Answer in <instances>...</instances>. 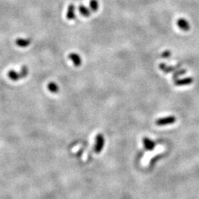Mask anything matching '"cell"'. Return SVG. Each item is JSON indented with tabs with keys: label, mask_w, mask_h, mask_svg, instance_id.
I'll use <instances>...</instances> for the list:
<instances>
[{
	"label": "cell",
	"mask_w": 199,
	"mask_h": 199,
	"mask_svg": "<svg viewBox=\"0 0 199 199\" xmlns=\"http://www.w3.org/2000/svg\"><path fill=\"white\" fill-rule=\"evenodd\" d=\"M105 144V139L103 134H99L96 136L95 145V151L97 154H99L102 151Z\"/></svg>",
	"instance_id": "6da1fadb"
},
{
	"label": "cell",
	"mask_w": 199,
	"mask_h": 199,
	"mask_svg": "<svg viewBox=\"0 0 199 199\" xmlns=\"http://www.w3.org/2000/svg\"><path fill=\"white\" fill-rule=\"evenodd\" d=\"M176 118L173 116H168V117L159 118V119H156V124L158 126H163V125L173 124V123H176Z\"/></svg>",
	"instance_id": "7a4b0ae2"
},
{
	"label": "cell",
	"mask_w": 199,
	"mask_h": 199,
	"mask_svg": "<svg viewBox=\"0 0 199 199\" xmlns=\"http://www.w3.org/2000/svg\"><path fill=\"white\" fill-rule=\"evenodd\" d=\"M69 58L72 60L75 66H80L82 64V58L77 53H72L69 55Z\"/></svg>",
	"instance_id": "3957f363"
},
{
	"label": "cell",
	"mask_w": 199,
	"mask_h": 199,
	"mask_svg": "<svg viewBox=\"0 0 199 199\" xmlns=\"http://www.w3.org/2000/svg\"><path fill=\"white\" fill-rule=\"evenodd\" d=\"M193 82V79L191 77H185V78L178 79L175 81V85L177 86H187V85L191 84Z\"/></svg>",
	"instance_id": "277c9868"
},
{
	"label": "cell",
	"mask_w": 199,
	"mask_h": 199,
	"mask_svg": "<svg viewBox=\"0 0 199 199\" xmlns=\"http://www.w3.org/2000/svg\"><path fill=\"white\" fill-rule=\"evenodd\" d=\"M177 25H178V27H179L180 29H181L182 30L184 31H188L189 28H190L189 22L186 19H184V18H179V19L177 21Z\"/></svg>",
	"instance_id": "5b68a950"
},
{
	"label": "cell",
	"mask_w": 199,
	"mask_h": 199,
	"mask_svg": "<svg viewBox=\"0 0 199 199\" xmlns=\"http://www.w3.org/2000/svg\"><path fill=\"white\" fill-rule=\"evenodd\" d=\"M143 145L145 148L147 150H153L155 148V146H156V143L154 142V141L148 139V138L145 137L143 139Z\"/></svg>",
	"instance_id": "8992f818"
},
{
	"label": "cell",
	"mask_w": 199,
	"mask_h": 199,
	"mask_svg": "<svg viewBox=\"0 0 199 199\" xmlns=\"http://www.w3.org/2000/svg\"><path fill=\"white\" fill-rule=\"evenodd\" d=\"M76 17L75 15V7L73 4H70L68 6L67 12H66V18L69 20H73Z\"/></svg>",
	"instance_id": "52a82bcc"
},
{
	"label": "cell",
	"mask_w": 199,
	"mask_h": 199,
	"mask_svg": "<svg viewBox=\"0 0 199 199\" xmlns=\"http://www.w3.org/2000/svg\"><path fill=\"white\" fill-rule=\"evenodd\" d=\"M7 76H8L9 78L11 80L14 81H17L21 79V75H20V72H18L15 71V70H9L8 72H7Z\"/></svg>",
	"instance_id": "ba28073f"
},
{
	"label": "cell",
	"mask_w": 199,
	"mask_h": 199,
	"mask_svg": "<svg viewBox=\"0 0 199 199\" xmlns=\"http://www.w3.org/2000/svg\"><path fill=\"white\" fill-rule=\"evenodd\" d=\"M79 13L80 15H82L84 17H88L91 15V9H89L88 7H86L84 5H80L78 7Z\"/></svg>",
	"instance_id": "9c48e42d"
},
{
	"label": "cell",
	"mask_w": 199,
	"mask_h": 199,
	"mask_svg": "<svg viewBox=\"0 0 199 199\" xmlns=\"http://www.w3.org/2000/svg\"><path fill=\"white\" fill-rule=\"evenodd\" d=\"M16 44L19 47H27L29 46L31 41L27 38H18L16 40Z\"/></svg>",
	"instance_id": "30bf717a"
},
{
	"label": "cell",
	"mask_w": 199,
	"mask_h": 199,
	"mask_svg": "<svg viewBox=\"0 0 199 199\" xmlns=\"http://www.w3.org/2000/svg\"><path fill=\"white\" fill-rule=\"evenodd\" d=\"M47 88L49 92L52 93H58L59 92V86L55 82H49L47 85Z\"/></svg>",
	"instance_id": "8fae6325"
},
{
	"label": "cell",
	"mask_w": 199,
	"mask_h": 199,
	"mask_svg": "<svg viewBox=\"0 0 199 199\" xmlns=\"http://www.w3.org/2000/svg\"><path fill=\"white\" fill-rule=\"evenodd\" d=\"M89 7L92 11L96 12L99 8V3L97 0H91L89 2Z\"/></svg>",
	"instance_id": "7c38bea8"
},
{
	"label": "cell",
	"mask_w": 199,
	"mask_h": 199,
	"mask_svg": "<svg viewBox=\"0 0 199 199\" xmlns=\"http://www.w3.org/2000/svg\"><path fill=\"white\" fill-rule=\"evenodd\" d=\"M159 68L162 70V71L165 72L166 73L170 72H172L173 70H174V69H176V68L173 67V66H167L165 64H160V65H159Z\"/></svg>",
	"instance_id": "4fadbf2b"
},
{
	"label": "cell",
	"mask_w": 199,
	"mask_h": 199,
	"mask_svg": "<svg viewBox=\"0 0 199 199\" xmlns=\"http://www.w3.org/2000/svg\"><path fill=\"white\" fill-rule=\"evenodd\" d=\"M19 72H20V75H21V78H25V77H27V75H28V72H29L28 68H27L26 66H22V67L21 68V71H20Z\"/></svg>",
	"instance_id": "5bb4252c"
},
{
	"label": "cell",
	"mask_w": 199,
	"mask_h": 199,
	"mask_svg": "<svg viewBox=\"0 0 199 199\" xmlns=\"http://www.w3.org/2000/svg\"><path fill=\"white\" fill-rule=\"evenodd\" d=\"M185 70H181V71H179V72H178V73L176 72L174 74V75H173V79H175V77H177L178 76V75H183V74L185 73Z\"/></svg>",
	"instance_id": "9a60e30c"
},
{
	"label": "cell",
	"mask_w": 199,
	"mask_h": 199,
	"mask_svg": "<svg viewBox=\"0 0 199 199\" xmlns=\"http://www.w3.org/2000/svg\"><path fill=\"white\" fill-rule=\"evenodd\" d=\"M162 56L164 57V58H168V57L170 56V53L169 51H166L165 53H162Z\"/></svg>",
	"instance_id": "2e32d148"
}]
</instances>
